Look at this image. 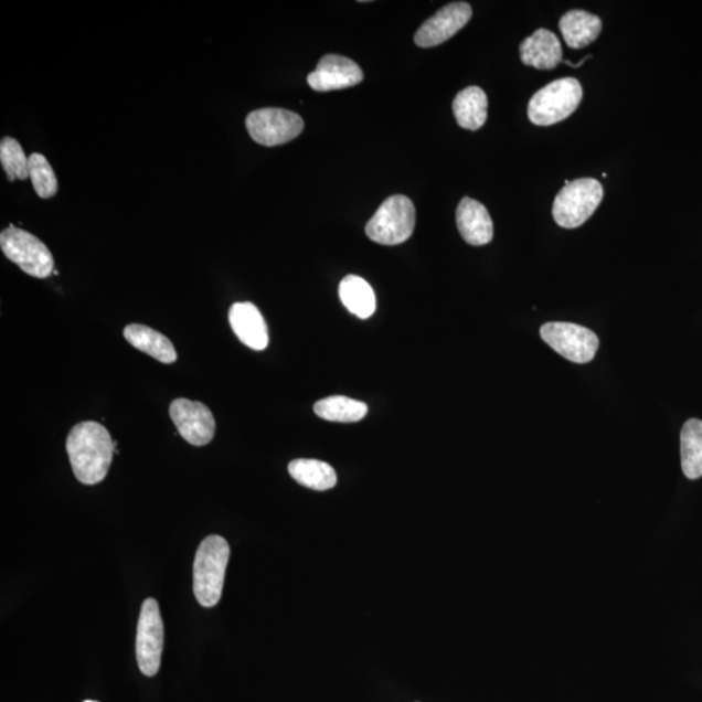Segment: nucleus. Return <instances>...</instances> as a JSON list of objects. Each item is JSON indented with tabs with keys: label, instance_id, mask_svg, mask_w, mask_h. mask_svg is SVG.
I'll return each instance as SVG.
<instances>
[{
	"label": "nucleus",
	"instance_id": "obj_3",
	"mask_svg": "<svg viewBox=\"0 0 702 702\" xmlns=\"http://www.w3.org/2000/svg\"><path fill=\"white\" fill-rule=\"evenodd\" d=\"M583 98V89L576 78L555 79L533 95L529 117L540 127L553 126L575 113Z\"/></svg>",
	"mask_w": 702,
	"mask_h": 702
},
{
	"label": "nucleus",
	"instance_id": "obj_5",
	"mask_svg": "<svg viewBox=\"0 0 702 702\" xmlns=\"http://www.w3.org/2000/svg\"><path fill=\"white\" fill-rule=\"evenodd\" d=\"M603 199V185L595 179H579L568 182L555 196L554 221L562 228H577L595 214Z\"/></svg>",
	"mask_w": 702,
	"mask_h": 702
},
{
	"label": "nucleus",
	"instance_id": "obj_8",
	"mask_svg": "<svg viewBox=\"0 0 702 702\" xmlns=\"http://www.w3.org/2000/svg\"><path fill=\"white\" fill-rule=\"evenodd\" d=\"M302 117L284 108H262L246 117V128L259 145L279 146L288 143L302 134Z\"/></svg>",
	"mask_w": 702,
	"mask_h": 702
},
{
	"label": "nucleus",
	"instance_id": "obj_4",
	"mask_svg": "<svg viewBox=\"0 0 702 702\" xmlns=\"http://www.w3.org/2000/svg\"><path fill=\"white\" fill-rule=\"evenodd\" d=\"M414 228V203L405 195H392L365 225V234L376 244L394 246L412 237Z\"/></svg>",
	"mask_w": 702,
	"mask_h": 702
},
{
	"label": "nucleus",
	"instance_id": "obj_11",
	"mask_svg": "<svg viewBox=\"0 0 702 702\" xmlns=\"http://www.w3.org/2000/svg\"><path fill=\"white\" fill-rule=\"evenodd\" d=\"M471 17L472 10L468 3L455 2L445 6L422 24L415 34V43L424 49L442 45L457 34Z\"/></svg>",
	"mask_w": 702,
	"mask_h": 702
},
{
	"label": "nucleus",
	"instance_id": "obj_24",
	"mask_svg": "<svg viewBox=\"0 0 702 702\" xmlns=\"http://www.w3.org/2000/svg\"><path fill=\"white\" fill-rule=\"evenodd\" d=\"M0 162L11 182L29 178V158L14 138L6 137L0 143Z\"/></svg>",
	"mask_w": 702,
	"mask_h": 702
},
{
	"label": "nucleus",
	"instance_id": "obj_21",
	"mask_svg": "<svg viewBox=\"0 0 702 702\" xmlns=\"http://www.w3.org/2000/svg\"><path fill=\"white\" fill-rule=\"evenodd\" d=\"M680 453L682 468L687 478L694 480L702 477V422L690 419L680 434Z\"/></svg>",
	"mask_w": 702,
	"mask_h": 702
},
{
	"label": "nucleus",
	"instance_id": "obj_7",
	"mask_svg": "<svg viewBox=\"0 0 702 702\" xmlns=\"http://www.w3.org/2000/svg\"><path fill=\"white\" fill-rule=\"evenodd\" d=\"M164 626L157 599L148 598L141 608L136 638L138 668L145 677H156L162 661Z\"/></svg>",
	"mask_w": 702,
	"mask_h": 702
},
{
	"label": "nucleus",
	"instance_id": "obj_13",
	"mask_svg": "<svg viewBox=\"0 0 702 702\" xmlns=\"http://www.w3.org/2000/svg\"><path fill=\"white\" fill-rule=\"evenodd\" d=\"M230 323L241 342L253 350L268 347V329L257 306L252 302H237L230 310Z\"/></svg>",
	"mask_w": 702,
	"mask_h": 702
},
{
	"label": "nucleus",
	"instance_id": "obj_23",
	"mask_svg": "<svg viewBox=\"0 0 702 702\" xmlns=\"http://www.w3.org/2000/svg\"><path fill=\"white\" fill-rule=\"evenodd\" d=\"M29 178L41 199L47 200L57 193L59 185L53 167L42 153L34 152L29 157Z\"/></svg>",
	"mask_w": 702,
	"mask_h": 702
},
{
	"label": "nucleus",
	"instance_id": "obj_20",
	"mask_svg": "<svg viewBox=\"0 0 702 702\" xmlns=\"http://www.w3.org/2000/svg\"><path fill=\"white\" fill-rule=\"evenodd\" d=\"M290 477L298 485L313 489V491H328L338 482V475L332 466L318 459L291 460L288 467Z\"/></svg>",
	"mask_w": 702,
	"mask_h": 702
},
{
	"label": "nucleus",
	"instance_id": "obj_14",
	"mask_svg": "<svg viewBox=\"0 0 702 702\" xmlns=\"http://www.w3.org/2000/svg\"><path fill=\"white\" fill-rule=\"evenodd\" d=\"M457 226L468 245L482 246L493 240V222L488 210L478 201L464 199L457 209Z\"/></svg>",
	"mask_w": 702,
	"mask_h": 702
},
{
	"label": "nucleus",
	"instance_id": "obj_16",
	"mask_svg": "<svg viewBox=\"0 0 702 702\" xmlns=\"http://www.w3.org/2000/svg\"><path fill=\"white\" fill-rule=\"evenodd\" d=\"M124 339L131 347L142 351L160 363L171 364L178 360V353L170 339L143 325H129L124 328Z\"/></svg>",
	"mask_w": 702,
	"mask_h": 702
},
{
	"label": "nucleus",
	"instance_id": "obj_12",
	"mask_svg": "<svg viewBox=\"0 0 702 702\" xmlns=\"http://www.w3.org/2000/svg\"><path fill=\"white\" fill-rule=\"evenodd\" d=\"M363 82V72L351 59L329 54L320 59L317 70L307 76V84L316 92L348 89Z\"/></svg>",
	"mask_w": 702,
	"mask_h": 702
},
{
	"label": "nucleus",
	"instance_id": "obj_1",
	"mask_svg": "<svg viewBox=\"0 0 702 702\" xmlns=\"http://www.w3.org/2000/svg\"><path fill=\"white\" fill-rule=\"evenodd\" d=\"M116 443L104 424L87 421L77 423L67 437L68 457L73 474L85 486L104 481L113 464Z\"/></svg>",
	"mask_w": 702,
	"mask_h": 702
},
{
	"label": "nucleus",
	"instance_id": "obj_17",
	"mask_svg": "<svg viewBox=\"0 0 702 702\" xmlns=\"http://www.w3.org/2000/svg\"><path fill=\"white\" fill-rule=\"evenodd\" d=\"M560 29L567 46L577 50L597 40L603 31V21L596 14L574 10L563 14Z\"/></svg>",
	"mask_w": 702,
	"mask_h": 702
},
{
	"label": "nucleus",
	"instance_id": "obj_9",
	"mask_svg": "<svg viewBox=\"0 0 702 702\" xmlns=\"http://www.w3.org/2000/svg\"><path fill=\"white\" fill-rule=\"evenodd\" d=\"M547 345L574 363H588L598 349V338L591 329L573 323H546L540 329Z\"/></svg>",
	"mask_w": 702,
	"mask_h": 702
},
{
	"label": "nucleus",
	"instance_id": "obj_25",
	"mask_svg": "<svg viewBox=\"0 0 702 702\" xmlns=\"http://www.w3.org/2000/svg\"><path fill=\"white\" fill-rule=\"evenodd\" d=\"M85 702H98V701H92V700H87V701H85Z\"/></svg>",
	"mask_w": 702,
	"mask_h": 702
},
{
	"label": "nucleus",
	"instance_id": "obj_10",
	"mask_svg": "<svg viewBox=\"0 0 702 702\" xmlns=\"http://www.w3.org/2000/svg\"><path fill=\"white\" fill-rule=\"evenodd\" d=\"M170 416L181 437L190 445H208L215 436L214 415L202 402L174 400L170 406Z\"/></svg>",
	"mask_w": 702,
	"mask_h": 702
},
{
	"label": "nucleus",
	"instance_id": "obj_6",
	"mask_svg": "<svg viewBox=\"0 0 702 702\" xmlns=\"http://www.w3.org/2000/svg\"><path fill=\"white\" fill-rule=\"evenodd\" d=\"M0 247L6 258L18 265L29 276L46 279L54 270L53 254L32 233L11 225L0 234Z\"/></svg>",
	"mask_w": 702,
	"mask_h": 702
},
{
	"label": "nucleus",
	"instance_id": "obj_15",
	"mask_svg": "<svg viewBox=\"0 0 702 702\" xmlns=\"http://www.w3.org/2000/svg\"><path fill=\"white\" fill-rule=\"evenodd\" d=\"M519 51L522 62L536 70H554L563 62L559 36L547 29H539L525 39Z\"/></svg>",
	"mask_w": 702,
	"mask_h": 702
},
{
	"label": "nucleus",
	"instance_id": "obj_18",
	"mask_svg": "<svg viewBox=\"0 0 702 702\" xmlns=\"http://www.w3.org/2000/svg\"><path fill=\"white\" fill-rule=\"evenodd\" d=\"M453 114L459 127L478 130L485 126L488 116V98L478 86L466 87L453 102Z\"/></svg>",
	"mask_w": 702,
	"mask_h": 702
},
{
	"label": "nucleus",
	"instance_id": "obj_19",
	"mask_svg": "<svg viewBox=\"0 0 702 702\" xmlns=\"http://www.w3.org/2000/svg\"><path fill=\"white\" fill-rule=\"evenodd\" d=\"M339 295L347 309L360 319H369L376 310L375 292L360 276L349 275L340 283Z\"/></svg>",
	"mask_w": 702,
	"mask_h": 702
},
{
	"label": "nucleus",
	"instance_id": "obj_22",
	"mask_svg": "<svg viewBox=\"0 0 702 702\" xmlns=\"http://www.w3.org/2000/svg\"><path fill=\"white\" fill-rule=\"evenodd\" d=\"M313 412L325 421L354 423L362 421L368 415L369 407L361 401L332 396L318 401L313 406Z\"/></svg>",
	"mask_w": 702,
	"mask_h": 702
},
{
	"label": "nucleus",
	"instance_id": "obj_2",
	"mask_svg": "<svg viewBox=\"0 0 702 702\" xmlns=\"http://www.w3.org/2000/svg\"><path fill=\"white\" fill-rule=\"evenodd\" d=\"M231 550L226 540L212 535L204 539L196 551L194 561V595L204 608H212L221 602L225 570Z\"/></svg>",
	"mask_w": 702,
	"mask_h": 702
}]
</instances>
